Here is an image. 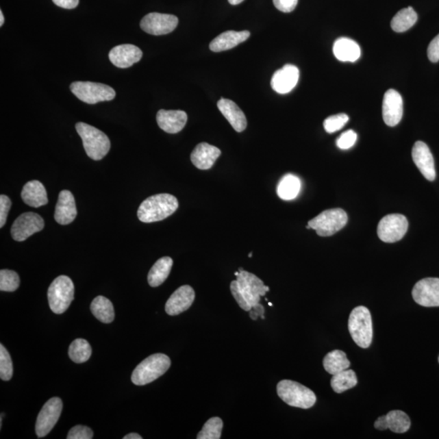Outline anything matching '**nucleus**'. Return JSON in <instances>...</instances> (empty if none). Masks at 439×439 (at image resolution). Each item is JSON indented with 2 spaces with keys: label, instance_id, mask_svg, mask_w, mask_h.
Listing matches in <instances>:
<instances>
[{
  "label": "nucleus",
  "instance_id": "obj_1",
  "mask_svg": "<svg viewBox=\"0 0 439 439\" xmlns=\"http://www.w3.org/2000/svg\"><path fill=\"white\" fill-rule=\"evenodd\" d=\"M230 290L239 307L250 312L260 303V297H264L269 288L253 273L242 271H239L237 279L230 284Z\"/></svg>",
  "mask_w": 439,
  "mask_h": 439
},
{
  "label": "nucleus",
  "instance_id": "obj_2",
  "mask_svg": "<svg viewBox=\"0 0 439 439\" xmlns=\"http://www.w3.org/2000/svg\"><path fill=\"white\" fill-rule=\"evenodd\" d=\"M177 199L171 194L152 195L143 201L138 210V219L145 223H156L171 216L177 210Z\"/></svg>",
  "mask_w": 439,
  "mask_h": 439
},
{
  "label": "nucleus",
  "instance_id": "obj_3",
  "mask_svg": "<svg viewBox=\"0 0 439 439\" xmlns=\"http://www.w3.org/2000/svg\"><path fill=\"white\" fill-rule=\"evenodd\" d=\"M171 360L162 353L149 356L134 368L131 381L134 385L145 386L158 379L171 368Z\"/></svg>",
  "mask_w": 439,
  "mask_h": 439
},
{
  "label": "nucleus",
  "instance_id": "obj_4",
  "mask_svg": "<svg viewBox=\"0 0 439 439\" xmlns=\"http://www.w3.org/2000/svg\"><path fill=\"white\" fill-rule=\"evenodd\" d=\"M76 129L84 142L86 153L90 159L101 160L108 153L111 142L101 130L84 123H78Z\"/></svg>",
  "mask_w": 439,
  "mask_h": 439
},
{
  "label": "nucleus",
  "instance_id": "obj_5",
  "mask_svg": "<svg viewBox=\"0 0 439 439\" xmlns=\"http://www.w3.org/2000/svg\"><path fill=\"white\" fill-rule=\"evenodd\" d=\"M277 393L281 401L288 405L303 410L314 407L316 402L314 391L297 381L282 380L278 382Z\"/></svg>",
  "mask_w": 439,
  "mask_h": 439
},
{
  "label": "nucleus",
  "instance_id": "obj_6",
  "mask_svg": "<svg viewBox=\"0 0 439 439\" xmlns=\"http://www.w3.org/2000/svg\"><path fill=\"white\" fill-rule=\"evenodd\" d=\"M349 329L356 344L362 349L371 347L373 341V323L371 311L366 307H356L351 311Z\"/></svg>",
  "mask_w": 439,
  "mask_h": 439
},
{
  "label": "nucleus",
  "instance_id": "obj_7",
  "mask_svg": "<svg viewBox=\"0 0 439 439\" xmlns=\"http://www.w3.org/2000/svg\"><path fill=\"white\" fill-rule=\"evenodd\" d=\"M49 306L55 314H62L75 299V285L67 276H59L51 282L47 291Z\"/></svg>",
  "mask_w": 439,
  "mask_h": 439
},
{
  "label": "nucleus",
  "instance_id": "obj_8",
  "mask_svg": "<svg viewBox=\"0 0 439 439\" xmlns=\"http://www.w3.org/2000/svg\"><path fill=\"white\" fill-rule=\"evenodd\" d=\"M347 220L349 217L344 210L341 208H334V210L321 212L315 218L308 221V225L311 229H315L319 236L329 237L344 228Z\"/></svg>",
  "mask_w": 439,
  "mask_h": 439
},
{
  "label": "nucleus",
  "instance_id": "obj_9",
  "mask_svg": "<svg viewBox=\"0 0 439 439\" xmlns=\"http://www.w3.org/2000/svg\"><path fill=\"white\" fill-rule=\"evenodd\" d=\"M71 90L81 101L89 104L111 101L116 97L114 89L98 82L75 81L71 85Z\"/></svg>",
  "mask_w": 439,
  "mask_h": 439
},
{
  "label": "nucleus",
  "instance_id": "obj_10",
  "mask_svg": "<svg viewBox=\"0 0 439 439\" xmlns=\"http://www.w3.org/2000/svg\"><path fill=\"white\" fill-rule=\"evenodd\" d=\"M408 228V221L401 214H390L380 221L377 236L384 242L393 243L401 240Z\"/></svg>",
  "mask_w": 439,
  "mask_h": 439
},
{
  "label": "nucleus",
  "instance_id": "obj_11",
  "mask_svg": "<svg viewBox=\"0 0 439 439\" xmlns=\"http://www.w3.org/2000/svg\"><path fill=\"white\" fill-rule=\"evenodd\" d=\"M62 410L63 403L58 397L51 398L45 404L36 421V431L38 438L45 437L51 431L58 423Z\"/></svg>",
  "mask_w": 439,
  "mask_h": 439
},
{
  "label": "nucleus",
  "instance_id": "obj_12",
  "mask_svg": "<svg viewBox=\"0 0 439 439\" xmlns=\"http://www.w3.org/2000/svg\"><path fill=\"white\" fill-rule=\"evenodd\" d=\"M45 228L42 217L34 212H25L17 217L12 224L11 234L17 242H23Z\"/></svg>",
  "mask_w": 439,
  "mask_h": 439
},
{
  "label": "nucleus",
  "instance_id": "obj_13",
  "mask_svg": "<svg viewBox=\"0 0 439 439\" xmlns=\"http://www.w3.org/2000/svg\"><path fill=\"white\" fill-rule=\"evenodd\" d=\"M177 25L178 18L176 16L158 12L149 13L143 17L140 23L143 32L156 36L173 32Z\"/></svg>",
  "mask_w": 439,
  "mask_h": 439
},
{
  "label": "nucleus",
  "instance_id": "obj_14",
  "mask_svg": "<svg viewBox=\"0 0 439 439\" xmlns=\"http://www.w3.org/2000/svg\"><path fill=\"white\" fill-rule=\"evenodd\" d=\"M412 298L421 306L439 307V278L427 277L417 282Z\"/></svg>",
  "mask_w": 439,
  "mask_h": 439
},
{
  "label": "nucleus",
  "instance_id": "obj_15",
  "mask_svg": "<svg viewBox=\"0 0 439 439\" xmlns=\"http://www.w3.org/2000/svg\"><path fill=\"white\" fill-rule=\"evenodd\" d=\"M403 102L398 91L390 89L386 91L382 102V117L390 127L397 125L403 117Z\"/></svg>",
  "mask_w": 439,
  "mask_h": 439
},
{
  "label": "nucleus",
  "instance_id": "obj_16",
  "mask_svg": "<svg viewBox=\"0 0 439 439\" xmlns=\"http://www.w3.org/2000/svg\"><path fill=\"white\" fill-rule=\"evenodd\" d=\"M412 155L421 175L428 181H434L436 178V165L429 147L424 142L417 141L412 149Z\"/></svg>",
  "mask_w": 439,
  "mask_h": 439
},
{
  "label": "nucleus",
  "instance_id": "obj_17",
  "mask_svg": "<svg viewBox=\"0 0 439 439\" xmlns=\"http://www.w3.org/2000/svg\"><path fill=\"white\" fill-rule=\"evenodd\" d=\"M195 299V290L190 286H181L173 293L165 304V312L169 316H177L188 310Z\"/></svg>",
  "mask_w": 439,
  "mask_h": 439
},
{
  "label": "nucleus",
  "instance_id": "obj_18",
  "mask_svg": "<svg viewBox=\"0 0 439 439\" xmlns=\"http://www.w3.org/2000/svg\"><path fill=\"white\" fill-rule=\"evenodd\" d=\"M299 78V68L293 64H286L273 75L272 88L278 94L290 93L298 84Z\"/></svg>",
  "mask_w": 439,
  "mask_h": 439
},
{
  "label": "nucleus",
  "instance_id": "obj_19",
  "mask_svg": "<svg viewBox=\"0 0 439 439\" xmlns=\"http://www.w3.org/2000/svg\"><path fill=\"white\" fill-rule=\"evenodd\" d=\"M108 56L116 67L126 68L131 67L142 59V51L133 45H123L113 47Z\"/></svg>",
  "mask_w": 439,
  "mask_h": 439
},
{
  "label": "nucleus",
  "instance_id": "obj_20",
  "mask_svg": "<svg viewBox=\"0 0 439 439\" xmlns=\"http://www.w3.org/2000/svg\"><path fill=\"white\" fill-rule=\"evenodd\" d=\"M77 214L75 199L71 191H60L58 201L56 203L55 220L56 223L66 225L75 220Z\"/></svg>",
  "mask_w": 439,
  "mask_h": 439
},
{
  "label": "nucleus",
  "instance_id": "obj_21",
  "mask_svg": "<svg viewBox=\"0 0 439 439\" xmlns=\"http://www.w3.org/2000/svg\"><path fill=\"white\" fill-rule=\"evenodd\" d=\"M375 427L378 430L390 429L394 433L403 434L410 429L411 421L405 412L394 410L390 411L386 416L378 417L375 421Z\"/></svg>",
  "mask_w": 439,
  "mask_h": 439
},
{
  "label": "nucleus",
  "instance_id": "obj_22",
  "mask_svg": "<svg viewBox=\"0 0 439 439\" xmlns=\"http://www.w3.org/2000/svg\"><path fill=\"white\" fill-rule=\"evenodd\" d=\"M159 127L168 134H177L188 123V114L181 110H162L156 115Z\"/></svg>",
  "mask_w": 439,
  "mask_h": 439
},
{
  "label": "nucleus",
  "instance_id": "obj_23",
  "mask_svg": "<svg viewBox=\"0 0 439 439\" xmlns=\"http://www.w3.org/2000/svg\"><path fill=\"white\" fill-rule=\"evenodd\" d=\"M221 151L216 147L207 142L199 143L190 155L191 162L201 171H208L214 166L220 158Z\"/></svg>",
  "mask_w": 439,
  "mask_h": 439
},
{
  "label": "nucleus",
  "instance_id": "obj_24",
  "mask_svg": "<svg viewBox=\"0 0 439 439\" xmlns=\"http://www.w3.org/2000/svg\"><path fill=\"white\" fill-rule=\"evenodd\" d=\"M217 107L236 131H244L247 126L246 116L236 103L230 99L221 98L217 103Z\"/></svg>",
  "mask_w": 439,
  "mask_h": 439
},
{
  "label": "nucleus",
  "instance_id": "obj_25",
  "mask_svg": "<svg viewBox=\"0 0 439 439\" xmlns=\"http://www.w3.org/2000/svg\"><path fill=\"white\" fill-rule=\"evenodd\" d=\"M251 36L249 32H234L229 30L217 36L210 43V50L214 52H221L234 49L240 43L245 42Z\"/></svg>",
  "mask_w": 439,
  "mask_h": 439
},
{
  "label": "nucleus",
  "instance_id": "obj_26",
  "mask_svg": "<svg viewBox=\"0 0 439 439\" xmlns=\"http://www.w3.org/2000/svg\"><path fill=\"white\" fill-rule=\"evenodd\" d=\"M21 198L25 203L33 208L45 206L49 203L45 186L36 180L29 181L24 186Z\"/></svg>",
  "mask_w": 439,
  "mask_h": 439
},
{
  "label": "nucleus",
  "instance_id": "obj_27",
  "mask_svg": "<svg viewBox=\"0 0 439 439\" xmlns=\"http://www.w3.org/2000/svg\"><path fill=\"white\" fill-rule=\"evenodd\" d=\"M333 51L336 58L342 62H355L362 54L358 43L349 38L337 39Z\"/></svg>",
  "mask_w": 439,
  "mask_h": 439
},
{
  "label": "nucleus",
  "instance_id": "obj_28",
  "mask_svg": "<svg viewBox=\"0 0 439 439\" xmlns=\"http://www.w3.org/2000/svg\"><path fill=\"white\" fill-rule=\"evenodd\" d=\"M173 260L168 256L160 258L151 267L147 281L151 288H158L167 279L173 268Z\"/></svg>",
  "mask_w": 439,
  "mask_h": 439
},
{
  "label": "nucleus",
  "instance_id": "obj_29",
  "mask_svg": "<svg viewBox=\"0 0 439 439\" xmlns=\"http://www.w3.org/2000/svg\"><path fill=\"white\" fill-rule=\"evenodd\" d=\"M323 366L329 375H336L338 373L349 369L351 362L347 359L344 351L334 350L325 356Z\"/></svg>",
  "mask_w": 439,
  "mask_h": 439
},
{
  "label": "nucleus",
  "instance_id": "obj_30",
  "mask_svg": "<svg viewBox=\"0 0 439 439\" xmlns=\"http://www.w3.org/2000/svg\"><path fill=\"white\" fill-rule=\"evenodd\" d=\"M92 314L103 323L110 324L115 318L114 308L110 299L98 297L90 304Z\"/></svg>",
  "mask_w": 439,
  "mask_h": 439
},
{
  "label": "nucleus",
  "instance_id": "obj_31",
  "mask_svg": "<svg viewBox=\"0 0 439 439\" xmlns=\"http://www.w3.org/2000/svg\"><path fill=\"white\" fill-rule=\"evenodd\" d=\"M301 184L299 177L293 175H288L281 178L277 185V192L284 201H291L298 197L301 190Z\"/></svg>",
  "mask_w": 439,
  "mask_h": 439
},
{
  "label": "nucleus",
  "instance_id": "obj_32",
  "mask_svg": "<svg viewBox=\"0 0 439 439\" xmlns=\"http://www.w3.org/2000/svg\"><path fill=\"white\" fill-rule=\"evenodd\" d=\"M417 21V14L414 8H403L391 21V28L394 32L403 33L411 29Z\"/></svg>",
  "mask_w": 439,
  "mask_h": 439
},
{
  "label": "nucleus",
  "instance_id": "obj_33",
  "mask_svg": "<svg viewBox=\"0 0 439 439\" xmlns=\"http://www.w3.org/2000/svg\"><path fill=\"white\" fill-rule=\"evenodd\" d=\"M358 384V377L355 373L351 369H346L340 373L333 375L330 385L334 392L340 394L344 391L353 388Z\"/></svg>",
  "mask_w": 439,
  "mask_h": 439
},
{
  "label": "nucleus",
  "instance_id": "obj_34",
  "mask_svg": "<svg viewBox=\"0 0 439 439\" xmlns=\"http://www.w3.org/2000/svg\"><path fill=\"white\" fill-rule=\"evenodd\" d=\"M91 353H92V349H91L89 342L84 338L76 339L71 343L68 349L69 358L77 364L88 362Z\"/></svg>",
  "mask_w": 439,
  "mask_h": 439
},
{
  "label": "nucleus",
  "instance_id": "obj_35",
  "mask_svg": "<svg viewBox=\"0 0 439 439\" xmlns=\"http://www.w3.org/2000/svg\"><path fill=\"white\" fill-rule=\"evenodd\" d=\"M223 429V421L220 417H212L204 424L198 439H220Z\"/></svg>",
  "mask_w": 439,
  "mask_h": 439
},
{
  "label": "nucleus",
  "instance_id": "obj_36",
  "mask_svg": "<svg viewBox=\"0 0 439 439\" xmlns=\"http://www.w3.org/2000/svg\"><path fill=\"white\" fill-rule=\"evenodd\" d=\"M20 286V277L17 273L8 269H2L0 271V290L13 292L18 289Z\"/></svg>",
  "mask_w": 439,
  "mask_h": 439
},
{
  "label": "nucleus",
  "instance_id": "obj_37",
  "mask_svg": "<svg viewBox=\"0 0 439 439\" xmlns=\"http://www.w3.org/2000/svg\"><path fill=\"white\" fill-rule=\"evenodd\" d=\"M13 375V366L11 356L3 347L0 345V377L3 381H10Z\"/></svg>",
  "mask_w": 439,
  "mask_h": 439
},
{
  "label": "nucleus",
  "instance_id": "obj_38",
  "mask_svg": "<svg viewBox=\"0 0 439 439\" xmlns=\"http://www.w3.org/2000/svg\"><path fill=\"white\" fill-rule=\"evenodd\" d=\"M349 121V116L344 114V113L330 116L324 121L323 125L325 130L329 134L337 132L338 130H340L342 127H344V125Z\"/></svg>",
  "mask_w": 439,
  "mask_h": 439
},
{
  "label": "nucleus",
  "instance_id": "obj_39",
  "mask_svg": "<svg viewBox=\"0 0 439 439\" xmlns=\"http://www.w3.org/2000/svg\"><path fill=\"white\" fill-rule=\"evenodd\" d=\"M358 140V134L353 130H347L337 139L336 145L342 150L350 149Z\"/></svg>",
  "mask_w": 439,
  "mask_h": 439
},
{
  "label": "nucleus",
  "instance_id": "obj_40",
  "mask_svg": "<svg viewBox=\"0 0 439 439\" xmlns=\"http://www.w3.org/2000/svg\"><path fill=\"white\" fill-rule=\"evenodd\" d=\"M92 429L84 425H76L68 432V439H91L93 438Z\"/></svg>",
  "mask_w": 439,
  "mask_h": 439
},
{
  "label": "nucleus",
  "instance_id": "obj_41",
  "mask_svg": "<svg viewBox=\"0 0 439 439\" xmlns=\"http://www.w3.org/2000/svg\"><path fill=\"white\" fill-rule=\"evenodd\" d=\"M12 206L11 199L5 195H0V228L6 224L8 212Z\"/></svg>",
  "mask_w": 439,
  "mask_h": 439
},
{
  "label": "nucleus",
  "instance_id": "obj_42",
  "mask_svg": "<svg viewBox=\"0 0 439 439\" xmlns=\"http://www.w3.org/2000/svg\"><path fill=\"white\" fill-rule=\"evenodd\" d=\"M273 2L277 10L286 13L293 12L298 4V0H273Z\"/></svg>",
  "mask_w": 439,
  "mask_h": 439
},
{
  "label": "nucleus",
  "instance_id": "obj_43",
  "mask_svg": "<svg viewBox=\"0 0 439 439\" xmlns=\"http://www.w3.org/2000/svg\"><path fill=\"white\" fill-rule=\"evenodd\" d=\"M428 58L430 62L436 63L439 60V34L433 39L428 47Z\"/></svg>",
  "mask_w": 439,
  "mask_h": 439
},
{
  "label": "nucleus",
  "instance_id": "obj_44",
  "mask_svg": "<svg viewBox=\"0 0 439 439\" xmlns=\"http://www.w3.org/2000/svg\"><path fill=\"white\" fill-rule=\"evenodd\" d=\"M55 5L65 8V10H73L78 5L79 0H52Z\"/></svg>",
  "mask_w": 439,
  "mask_h": 439
},
{
  "label": "nucleus",
  "instance_id": "obj_45",
  "mask_svg": "<svg viewBox=\"0 0 439 439\" xmlns=\"http://www.w3.org/2000/svg\"><path fill=\"white\" fill-rule=\"evenodd\" d=\"M251 310H253V311H250V317L252 320L255 321L258 316L262 317V319L264 318V308L262 304L260 303L256 304Z\"/></svg>",
  "mask_w": 439,
  "mask_h": 439
},
{
  "label": "nucleus",
  "instance_id": "obj_46",
  "mask_svg": "<svg viewBox=\"0 0 439 439\" xmlns=\"http://www.w3.org/2000/svg\"><path fill=\"white\" fill-rule=\"evenodd\" d=\"M123 439H142V437L136 433L129 434L125 436Z\"/></svg>",
  "mask_w": 439,
  "mask_h": 439
},
{
  "label": "nucleus",
  "instance_id": "obj_47",
  "mask_svg": "<svg viewBox=\"0 0 439 439\" xmlns=\"http://www.w3.org/2000/svg\"><path fill=\"white\" fill-rule=\"evenodd\" d=\"M228 1L230 4H232V5H238V4L241 3L244 1V0H228Z\"/></svg>",
  "mask_w": 439,
  "mask_h": 439
},
{
  "label": "nucleus",
  "instance_id": "obj_48",
  "mask_svg": "<svg viewBox=\"0 0 439 439\" xmlns=\"http://www.w3.org/2000/svg\"><path fill=\"white\" fill-rule=\"evenodd\" d=\"M4 23V17L3 14V12L0 11V26H3Z\"/></svg>",
  "mask_w": 439,
  "mask_h": 439
},
{
  "label": "nucleus",
  "instance_id": "obj_49",
  "mask_svg": "<svg viewBox=\"0 0 439 439\" xmlns=\"http://www.w3.org/2000/svg\"><path fill=\"white\" fill-rule=\"evenodd\" d=\"M239 275V271L234 273V275L238 276Z\"/></svg>",
  "mask_w": 439,
  "mask_h": 439
},
{
  "label": "nucleus",
  "instance_id": "obj_50",
  "mask_svg": "<svg viewBox=\"0 0 439 439\" xmlns=\"http://www.w3.org/2000/svg\"><path fill=\"white\" fill-rule=\"evenodd\" d=\"M249 256V258H252V253H250Z\"/></svg>",
  "mask_w": 439,
  "mask_h": 439
}]
</instances>
